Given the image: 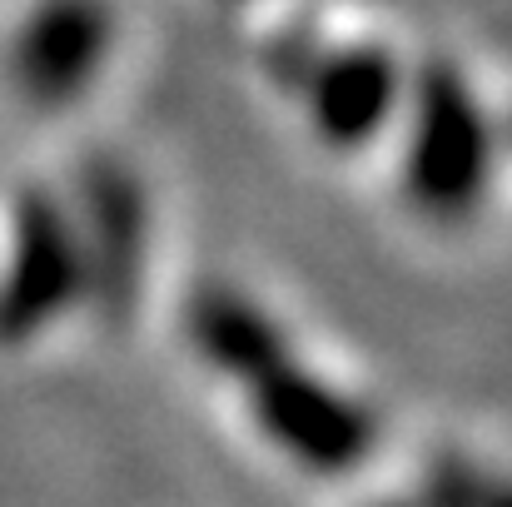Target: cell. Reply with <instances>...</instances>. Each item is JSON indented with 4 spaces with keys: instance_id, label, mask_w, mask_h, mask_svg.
<instances>
[{
    "instance_id": "6da1fadb",
    "label": "cell",
    "mask_w": 512,
    "mask_h": 507,
    "mask_svg": "<svg viewBox=\"0 0 512 507\" xmlns=\"http://www.w3.org/2000/svg\"><path fill=\"white\" fill-rule=\"evenodd\" d=\"M398 189L428 224H468L498 184V125L478 85L448 65L428 60L408 70L398 105Z\"/></svg>"
},
{
    "instance_id": "7a4b0ae2",
    "label": "cell",
    "mask_w": 512,
    "mask_h": 507,
    "mask_svg": "<svg viewBox=\"0 0 512 507\" xmlns=\"http://www.w3.org/2000/svg\"><path fill=\"white\" fill-rule=\"evenodd\" d=\"M244 398V413L254 433L299 473L309 478H348L358 473L378 448V418L373 408L319 373L299 343L274 348L264 363L239 373L229 383Z\"/></svg>"
},
{
    "instance_id": "3957f363",
    "label": "cell",
    "mask_w": 512,
    "mask_h": 507,
    "mask_svg": "<svg viewBox=\"0 0 512 507\" xmlns=\"http://www.w3.org/2000/svg\"><path fill=\"white\" fill-rule=\"evenodd\" d=\"M85 304V254L65 194L25 189L0 239V348H30Z\"/></svg>"
},
{
    "instance_id": "277c9868",
    "label": "cell",
    "mask_w": 512,
    "mask_h": 507,
    "mask_svg": "<svg viewBox=\"0 0 512 507\" xmlns=\"http://www.w3.org/2000/svg\"><path fill=\"white\" fill-rule=\"evenodd\" d=\"M408 90V65L383 40H314L289 80L309 135L334 155H363L393 135Z\"/></svg>"
},
{
    "instance_id": "5b68a950",
    "label": "cell",
    "mask_w": 512,
    "mask_h": 507,
    "mask_svg": "<svg viewBox=\"0 0 512 507\" xmlns=\"http://www.w3.org/2000/svg\"><path fill=\"white\" fill-rule=\"evenodd\" d=\"M115 60V10L110 0H35L5 50L10 90L40 110H75Z\"/></svg>"
},
{
    "instance_id": "8992f818",
    "label": "cell",
    "mask_w": 512,
    "mask_h": 507,
    "mask_svg": "<svg viewBox=\"0 0 512 507\" xmlns=\"http://www.w3.org/2000/svg\"><path fill=\"white\" fill-rule=\"evenodd\" d=\"M65 204L85 254V304L100 309L105 319H120L145 284V254H150L145 184L115 160H95L80 169Z\"/></svg>"
},
{
    "instance_id": "52a82bcc",
    "label": "cell",
    "mask_w": 512,
    "mask_h": 507,
    "mask_svg": "<svg viewBox=\"0 0 512 507\" xmlns=\"http://www.w3.org/2000/svg\"><path fill=\"white\" fill-rule=\"evenodd\" d=\"M418 507H508V503H503V483L498 478L448 463L418 488Z\"/></svg>"
},
{
    "instance_id": "ba28073f",
    "label": "cell",
    "mask_w": 512,
    "mask_h": 507,
    "mask_svg": "<svg viewBox=\"0 0 512 507\" xmlns=\"http://www.w3.org/2000/svg\"><path fill=\"white\" fill-rule=\"evenodd\" d=\"M224 5H244V0H224Z\"/></svg>"
}]
</instances>
